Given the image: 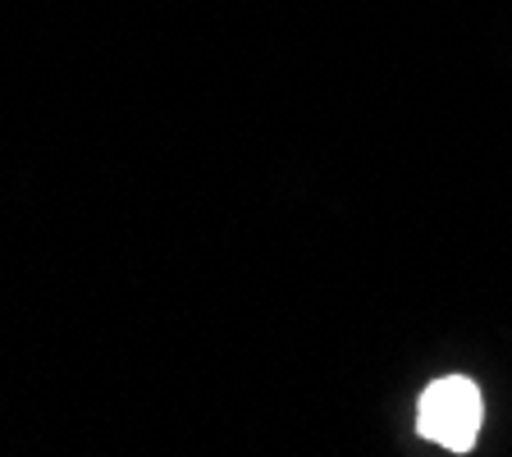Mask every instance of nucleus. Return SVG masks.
<instances>
[{
    "label": "nucleus",
    "mask_w": 512,
    "mask_h": 457,
    "mask_svg": "<svg viewBox=\"0 0 512 457\" xmlns=\"http://www.w3.org/2000/svg\"><path fill=\"white\" fill-rule=\"evenodd\" d=\"M480 416H485V403H480L476 384L467 375H444V380L426 384V394L416 403V430L421 439L448 448V453H471L480 435Z\"/></svg>",
    "instance_id": "f257e3e1"
}]
</instances>
